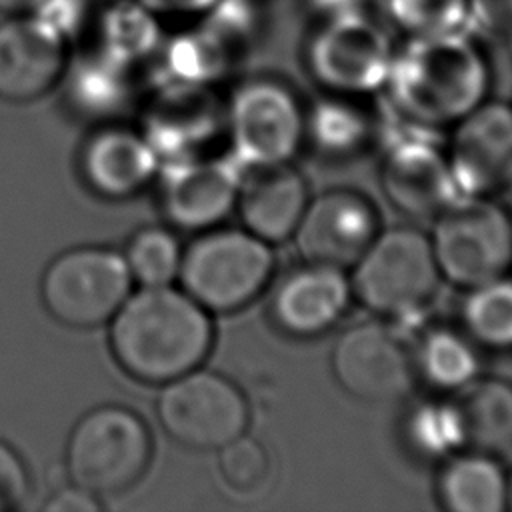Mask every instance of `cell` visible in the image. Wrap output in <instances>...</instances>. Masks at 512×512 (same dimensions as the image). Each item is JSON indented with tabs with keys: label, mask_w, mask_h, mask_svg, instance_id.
<instances>
[{
	"label": "cell",
	"mask_w": 512,
	"mask_h": 512,
	"mask_svg": "<svg viewBox=\"0 0 512 512\" xmlns=\"http://www.w3.org/2000/svg\"><path fill=\"white\" fill-rule=\"evenodd\" d=\"M490 66L466 32L408 36L394 50L384 90L392 108L412 128L456 124L482 104L490 90Z\"/></svg>",
	"instance_id": "1"
},
{
	"label": "cell",
	"mask_w": 512,
	"mask_h": 512,
	"mask_svg": "<svg viewBox=\"0 0 512 512\" xmlns=\"http://www.w3.org/2000/svg\"><path fill=\"white\" fill-rule=\"evenodd\" d=\"M210 312L184 290L142 286L110 320V346L118 364L136 380L166 384L210 354Z\"/></svg>",
	"instance_id": "2"
},
{
	"label": "cell",
	"mask_w": 512,
	"mask_h": 512,
	"mask_svg": "<svg viewBox=\"0 0 512 512\" xmlns=\"http://www.w3.org/2000/svg\"><path fill=\"white\" fill-rule=\"evenodd\" d=\"M440 282L430 238L414 226L380 230L350 274L354 298L402 328L424 316Z\"/></svg>",
	"instance_id": "3"
},
{
	"label": "cell",
	"mask_w": 512,
	"mask_h": 512,
	"mask_svg": "<svg viewBox=\"0 0 512 512\" xmlns=\"http://www.w3.org/2000/svg\"><path fill=\"white\" fill-rule=\"evenodd\" d=\"M270 246L246 228H210L182 252V290L208 312L240 310L272 278L276 260Z\"/></svg>",
	"instance_id": "4"
},
{
	"label": "cell",
	"mask_w": 512,
	"mask_h": 512,
	"mask_svg": "<svg viewBox=\"0 0 512 512\" xmlns=\"http://www.w3.org/2000/svg\"><path fill=\"white\" fill-rule=\"evenodd\" d=\"M442 280L462 290L512 268V218L490 196H460L434 220L428 236Z\"/></svg>",
	"instance_id": "5"
},
{
	"label": "cell",
	"mask_w": 512,
	"mask_h": 512,
	"mask_svg": "<svg viewBox=\"0 0 512 512\" xmlns=\"http://www.w3.org/2000/svg\"><path fill=\"white\" fill-rule=\"evenodd\" d=\"M146 424L120 406H100L78 420L66 446V470L74 486L92 496L130 488L150 460Z\"/></svg>",
	"instance_id": "6"
},
{
	"label": "cell",
	"mask_w": 512,
	"mask_h": 512,
	"mask_svg": "<svg viewBox=\"0 0 512 512\" xmlns=\"http://www.w3.org/2000/svg\"><path fill=\"white\" fill-rule=\"evenodd\" d=\"M396 46L366 10L322 18L306 44V68L332 94L384 90Z\"/></svg>",
	"instance_id": "7"
},
{
	"label": "cell",
	"mask_w": 512,
	"mask_h": 512,
	"mask_svg": "<svg viewBox=\"0 0 512 512\" xmlns=\"http://www.w3.org/2000/svg\"><path fill=\"white\" fill-rule=\"evenodd\" d=\"M304 114L286 82L270 76L244 80L224 110L232 158L242 170L290 162L304 144Z\"/></svg>",
	"instance_id": "8"
},
{
	"label": "cell",
	"mask_w": 512,
	"mask_h": 512,
	"mask_svg": "<svg viewBox=\"0 0 512 512\" xmlns=\"http://www.w3.org/2000/svg\"><path fill=\"white\" fill-rule=\"evenodd\" d=\"M158 418L170 438L194 450H218L246 432L250 410L242 390L200 366L166 382Z\"/></svg>",
	"instance_id": "9"
},
{
	"label": "cell",
	"mask_w": 512,
	"mask_h": 512,
	"mask_svg": "<svg viewBox=\"0 0 512 512\" xmlns=\"http://www.w3.org/2000/svg\"><path fill=\"white\" fill-rule=\"evenodd\" d=\"M132 274L124 256L106 248H74L56 256L42 276L48 312L68 326L110 322L130 296Z\"/></svg>",
	"instance_id": "10"
},
{
	"label": "cell",
	"mask_w": 512,
	"mask_h": 512,
	"mask_svg": "<svg viewBox=\"0 0 512 512\" xmlns=\"http://www.w3.org/2000/svg\"><path fill=\"white\" fill-rule=\"evenodd\" d=\"M340 388L364 402L404 398L418 380L414 344L390 320H366L346 328L330 356Z\"/></svg>",
	"instance_id": "11"
},
{
	"label": "cell",
	"mask_w": 512,
	"mask_h": 512,
	"mask_svg": "<svg viewBox=\"0 0 512 512\" xmlns=\"http://www.w3.org/2000/svg\"><path fill=\"white\" fill-rule=\"evenodd\" d=\"M380 232L376 206L350 188H330L310 198L292 234L304 262L352 268Z\"/></svg>",
	"instance_id": "12"
},
{
	"label": "cell",
	"mask_w": 512,
	"mask_h": 512,
	"mask_svg": "<svg viewBox=\"0 0 512 512\" xmlns=\"http://www.w3.org/2000/svg\"><path fill=\"white\" fill-rule=\"evenodd\" d=\"M458 196H490L512 176V106L484 100L456 124L444 148Z\"/></svg>",
	"instance_id": "13"
},
{
	"label": "cell",
	"mask_w": 512,
	"mask_h": 512,
	"mask_svg": "<svg viewBox=\"0 0 512 512\" xmlns=\"http://www.w3.org/2000/svg\"><path fill=\"white\" fill-rule=\"evenodd\" d=\"M380 184L388 202L412 220H434L458 196L446 150L416 128L388 144Z\"/></svg>",
	"instance_id": "14"
},
{
	"label": "cell",
	"mask_w": 512,
	"mask_h": 512,
	"mask_svg": "<svg viewBox=\"0 0 512 512\" xmlns=\"http://www.w3.org/2000/svg\"><path fill=\"white\" fill-rule=\"evenodd\" d=\"M66 68V40L34 14L0 22V98L28 102L46 94Z\"/></svg>",
	"instance_id": "15"
},
{
	"label": "cell",
	"mask_w": 512,
	"mask_h": 512,
	"mask_svg": "<svg viewBox=\"0 0 512 512\" xmlns=\"http://www.w3.org/2000/svg\"><path fill=\"white\" fill-rule=\"evenodd\" d=\"M354 294L344 268L304 262L290 270L272 294L274 324L296 338L330 330L350 308Z\"/></svg>",
	"instance_id": "16"
},
{
	"label": "cell",
	"mask_w": 512,
	"mask_h": 512,
	"mask_svg": "<svg viewBox=\"0 0 512 512\" xmlns=\"http://www.w3.org/2000/svg\"><path fill=\"white\" fill-rule=\"evenodd\" d=\"M306 178L290 164L244 168L234 208L242 228L268 244L292 238L308 204Z\"/></svg>",
	"instance_id": "17"
},
{
	"label": "cell",
	"mask_w": 512,
	"mask_h": 512,
	"mask_svg": "<svg viewBox=\"0 0 512 512\" xmlns=\"http://www.w3.org/2000/svg\"><path fill=\"white\" fill-rule=\"evenodd\" d=\"M242 166L234 160H190L170 172L162 192L168 220L180 228L208 230L236 204Z\"/></svg>",
	"instance_id": "18"
},
{
	"label": "cell",
	"mask_w": 512,
	"mask_h": 512,
	"mask_svg": "<svg viewBox=\"0 0 512 512\" xmlns=\"http://www.w3.org/2000/svg\"><path fill=\"white\" fill-rule=\"evenodd\" d=\"M82 172L98 194L124 198L150 182L156 172V154L136 132L106 128L84 146Z\"/></svg>",
	"instance_id": "19"
},
{
	"label": "cell",
	"mask_w": 512,
	"mask_h": 512,
	"mask_svg": "<svg viewBox=\"0 0 512 512\" xmlns=\"http://www.w3.org/2000/svg\"><path fill=\"white\" fill-rule=\"evenodd\" d=\"M436 492L450 512H502L508 508V476L500 462L482 450L464 448L444 458Z\"/></svg>",
	"instance_id": "20"
},
{
	"label": "cell",
	"mask_w": 512,
	"mask_h": 512,
	"mask_svg": "<svg viewBox=\"0 0 512 512\" xmlns=\"http://www.w3.org/2000/svg\"><path fill=\"white\" fill-rule=\"evenodd\" d=\"M452 400L466 448L494 454L512 446V382L476 376L456 390Z\"/></svg>",
	"instance_id": "21"
},
{
	"label": "cell",
	"mask_w": 512,
	"mask_h": 512,
	"mask_svg": "<svg viewBox=\"0 0 512 512\" xmlns=\"http://www.w3.org/2000/svg\"><path fill=\"white\" fill-rule=\"evenodd\" d=\"M360 98L328 92L304 114V142L328 158L362 152L374 136V118Z\"/></svg>",
	"instance_id": "22"
},
{
	"label": "cell",
	"mask_w": 512,
	"mask_h": 512,
	"mask_svg": "<svg viewBox=\"0 0 512 512\" xmlns=\"http://www.w3.org/2000/svg\"><path fill=\"white\" fill-rule=\"evenodd\" d=\"M414 366L428 386L454 394L478 376L480 358L466 332L438 326L414 344Z\"/></svg>",
	"instance_id": "23"
},
{
	"label": "cell",
	"mask_w": 512,
	"mask_h": 512,
	"mask_svg": "<svg viewBox=\"0 0 512 512\" xmlns=\"http://www.w3.org/2000/svg\"><path fill=\"white\" fill-rule=\"evenodd\" d=\"M464 332L488 348H512V280L506 276L466 290Z\"/></svg>",
	"instance_id": "24"
},
{
	"label": "cell",
	"mask_w": 512,
	"mask_h": 512,
	"mask_svg": "<svg viewBox=\"0 0 512 512\" xmlns=\"http://www.w3.org/2000/svg\"><path fill=\"white\" fill-rule=\"evenodd\" d=\"M98 34L106 58L130 60L158 44V16L136 0H114L98 12Z\"/></svg>",
	"instance_id": "25"
},
{
	"label": "cell",
	"mask_w": 512,
	"mask_h": 512,
	"mask_svg": "<svg viewBox=\"0 0 512 512\" xmlns=\"http://www.w3.org/2000/svg\"><path fill=\"white\" fill-rule=\"evenodd\" d=\"M404 436L410 448L426 458H448L466 448L454 400L416 404L406 416Z\"/></svg>",
	"instance_id": "26"
},
{
	"label": "cell",
	"mask_w": 512,
	"mask_h": 512,
	"mask_svg": "<svg viewBox=\"0 0 512 512\" xmlns=\"http://www.w3.org/2000/svg\"><path fill=\"white\" fill-rule=\"evenodd\" d=\"M132 280L142 286H166L178 278L182 250L166 228H144L134 234L124 256Z\"/></svg>",
	"instance_id": "27"
},
{
	"label": "cell",
	"mask_w": 512,
	"mask_h": 512,
	"mask_svg": "<svg viewBox=\"0 0 512 512\" xmlns=\"http://www.w3.org/2000/svg\"><path fill=\"white\" fill-rule=\"evenodd\" d=\"M388 20L406 36H432L466 30L468 0H384Z\"/></svg>",
	"instance_id": "28"
},
{
	"label": "cell",
	"mask_w": 512,
	"mask_h": 512,
	"mask_svg": "<svg viewBox=\"0 0 512 512\" xmlns=\"http://www.w3.org/2000/svg\"><path fill=\"white\" fill-rule=\"evenodd\" d=\"M270 454L246 432L218 448V474L234 494H252L270 480Z\"/></svg>",
	"instance_id": "29"
},
{
	"label": "cell",
	"mask_w": 512,
	"mask_h": 512,
	"mask_svg": "<svg viewBox=\"0 0 512 512\" xmlns=\"http://www.w3.org/2000/svg\"><path fill=\"white\" fill-rule=\"evenodd\" d=\"M30 14L40 18L66 42L78 34L84 28L88 16H92L88 0H42Z\"/></svg>",
	"instance_id": "30"
},
{
	"label": "cell",
	"mask_w": 512,
	"mask_h": 512,
	"mask_svg": "<svg viewBox=\"0 0 512 512\" xmlns=\"http://www.w3.org/2000/svg\"><path fill=\"white\" fill-rule=\"evenodd\" d=\"M28 492V474L18 454L0 442V510L18 506Z\"/></svg>",
	"instance_id": "31"
},
{
	"label": "cell",
	"mask_w": 512,
	"mask_h": 512,
	"mask_svg": "<svg viewBox=\"0 0 512 512\" xmlns=\"http://www.w3.org/2000/svg\"><path fill=\"white\" fill-rule=\"evenodd\" d=\"M468 14L470 22L488 34H512V0H468Z\"/></svg>",
	"instance_id": "32"
},
{
	"label": "cell",
	"mask_w": 512,
	"mask_h": 512,
	"mask_svg": "<svg viewBox=\"0 0 512 512\" xmlns=\"http://www.w3.org/2000/svg\"><path fill=\"white\" fill-rule=\"evenodd\" d=\"M158 18H198L220 0H136Z\"/></svg>",
	"instance_id": "33"
},
{
	"label": "cell",
	"mask_w": 512,
	"mask_h": 512,
	"mask_svg": "<svg viewBox=\"0 0 512 512\" xmlns=\"http://www.w3.org/2000/svg\"><path fill=\"white\" fill-rule=\"evenodd\" d=\"M44 508L50 512H96L102 508V504L96 496L72 484L70 488L54 494V498L46 502Z\"/></svg>",
	"instance_id": "34"
},
{
	"label": "cell",
	"mask_w": 512,
	"mask_h": 512,
	"mask_svg": "<svg viewBox=\"0 0 512 512\" xmlns=\"http://www.w3.org/2000/svg\"><path fill=\"white\" fill-rule=\"evenodd\" d=\"M42 0H0V14L16 16V14H30Z\"/></svg>",
	"instance_id": "35"
},
{
	"label": "cell",
	"mask_w": 512,
	"mask_h": 512,
	"mask_svg": "<svg viewBox=\"0 0 512 512\" xmlns=\"http://www.w3.org/2000/svg\"><path fill=\"white\" fill-rule=\"evenodd\" d=\"M508 506L512 508V474L508 476Z\"/></svg>",
	"instance_id": "36"
},
{
	"label": "cell",
	"mask_w": 512,
	"mask_h": 512,
	"mask_svg": "<svg viewBox=\"0 0 512 512\" xmlns=\"http://www.w3.org/2000/svg\"><path fill=\"white\" fill-rule=\"evenodd\" d=\"M506 190L510 192V198H512V176H510V180H508V184H506Z\"/></svg>",
	"instance_id": "37"
},
{
	"label": "cell",
	"mask_w": 512,
	"mask_h": 512,
	"mask_svg": "<svg viewBox=\"0 0 512 512\" xmlns=\"http://www.w3.org/2000/svg\"><path fill=\"white\" fill-rule=\"evenodd\" d=\"M508 38H510V40H512V34H510V36H508Z\"/></svg>",
	"instance_id": "38"
}]
</instances>
